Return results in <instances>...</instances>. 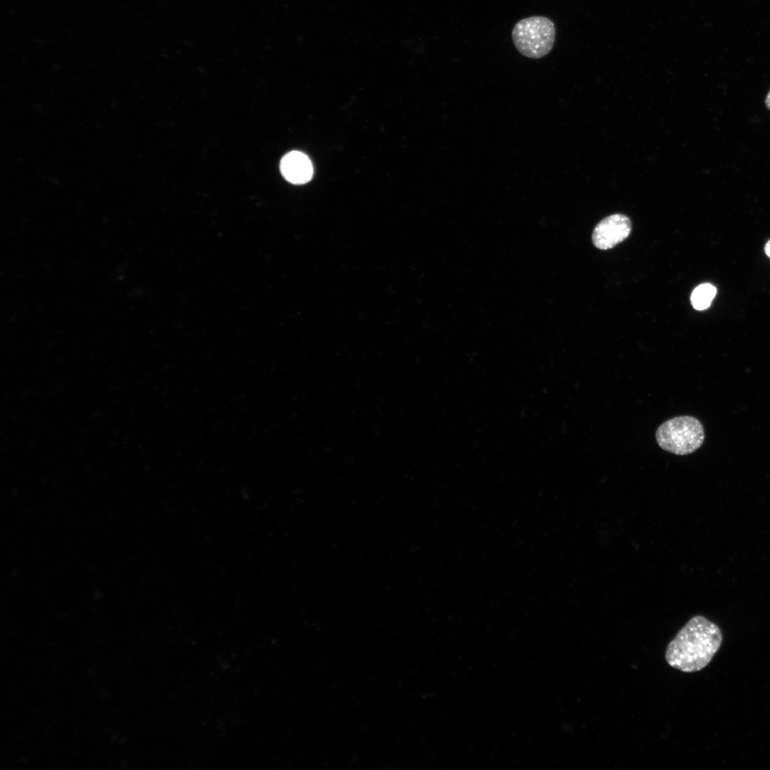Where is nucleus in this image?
Returning <instances> with one entry per match:
<instances>
[{"instance_id": "nucleus-4", "label": "nucleus", "mask_w": 770, "mask_h": 770, "mask_svg": "<svg viewBox=\"0 0 770 770\" xmlns=\"http://www.w3.org/2000/svg\"><path fill=\"white\" fill-rule=\"evenodd\" d=\"M631 230L632 224L628 217L622 214L611 215L596 225L592 241L597 248L609 250L624 241Z\"/></svg>"}, {"instance_id": "nucleus-1", "label": "nucleus", "mask_w": 770, "mask_h": 770, "mask_svg": "<svg viewBox=\"0 0 770 770\" xmlns=\"http://www.w3.org/2000/svg\"><path fill=\"white\" fill-rule=\"evenodd\" d=\"M722 642L719 627L704 616L696 615L667 645L665 659L672 667L684 672L704 668Z\"/></svg>"}, {"instance_id": "nucleus-8", "label": "nucleus", "mask_w": 770, "mask_h": 770, "mask_svg": "<svg viewBox=\"0 0 770 770\" xmlns=\"http://www.w3.org/2000/svg\"><path fill=\"white\" fill-rule=\"evenodd\" d=\"M765 251L766 255L770 257V240L766 243L765 246Z\"/></svg>"}, {"instance_id": "nucleus-3", "label": "nucleus", "mask_w": 770, "mask_h": 770, "mask_svg": "<svg viewBox=\"0 0 770 770\" xmlns=\"http://www.w3.org/2000/svg\"><path fill=\"white\" fill-rule=\"evenodd\" d=\"M555 36L554 23L541 16L520 20L512 31L513 42L518 51L532 58L547 55L553 47Z\"/></svg>"}, {"instance_id": "nucleus-6", "label": "nucleus", "mask_w": 770, "mask_h": 770, "mask_svg": "<svg viewBox=\"0 0 770 770\" xmlns=\"http://www.w3.org/2000/svg\"><path fill=\"white\" fill-rule=\"evenodd\" d=\"M717 293V289L709 283H704L697 286L691 294V302L693 307L697 310H704L708 308Z\"/></svg>"}, {"instance_id": "nucleus-5", "label": "nucleus", "mask_w": 770, "mask_h": 770, "mask_svg": "<svg viewBox=\"0 0 770 770\" xmlns=\"http://www.w3.org/2000/svg\"><path fill=\"white\" fill-rule=\"evenodd\" d=\"M280 170L284 178L294 184L309 182L313 175V166L309 157L299 151H291L281 160Z\"/></svg>"}, {"instance_id": "nucleus-2", "label": "nucleus", "mask_w": 770, "mask_h": 770, "mask_svg": "<svg viewBox=\"0 0 770 770\" xmlns=\"http://www.w3.org/2000/svg\"><path fill=\"white\" fill-rule=\"evenodd\" d=\"M661 448L683 456L697 450L703 443L704 431L701 422L690 416L672 418L662 423L655 433Z\"/></svg>"}, {"instance_id": "nucleus-7", "label": "nucleus", "mask_w": 770, "mask_h": 770, "mask_svg": "<svg viewBox=\"0 0 770 770\" xmlns=\"http://www.w3.org/2000/svg\"><path fill=\"white\" fill-rule=\"evenodd\" d=\"M765 104H766V108L770 111V91H769L768 94L766 95V99H765Z\"/></svg>"}]
</instances>
